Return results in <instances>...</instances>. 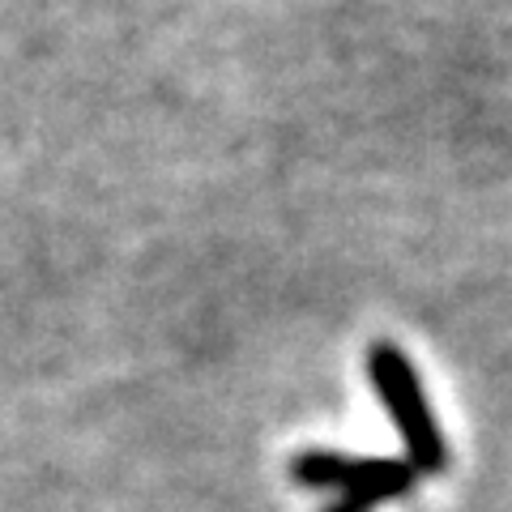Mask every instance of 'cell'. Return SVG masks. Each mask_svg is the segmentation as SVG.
<instances>
[{"mask_svg":"<svg viewBox=\"0 0 512 512\" xmlns=\"http://www.w3.org/2000/svg\"><path fill=\"white\" fill-rule=\"evenodd\" d=\"M295 483L303 487H325L338 491L325 512H367L393 495H406L419 474L410 461H389V457H342V453H303L291 461Z\"/></svg>","mask_w":512,"mask_h":512,"instance_id":"7a4b0ae2","label":"cell"},{"mask_svg":"<svg viewBox=\"0 0 512 512\" xmlns=\"http://www.w3.org/2000/svg\"><path fill=\"white\" fill-rule=\"evenodd\" d=\"M367 376H372V389L384 397L397 431H402L406 453H410V470L414 474L444 470L448 448H444L436 419H431V410H427L423 384H419V376H414L410 359L393 342H376L372 350H367Z\"/></svg>","mask_w":512,"mask_h":512,"instance_id":"6da1fadb","label":"cell"}]
</instances>
